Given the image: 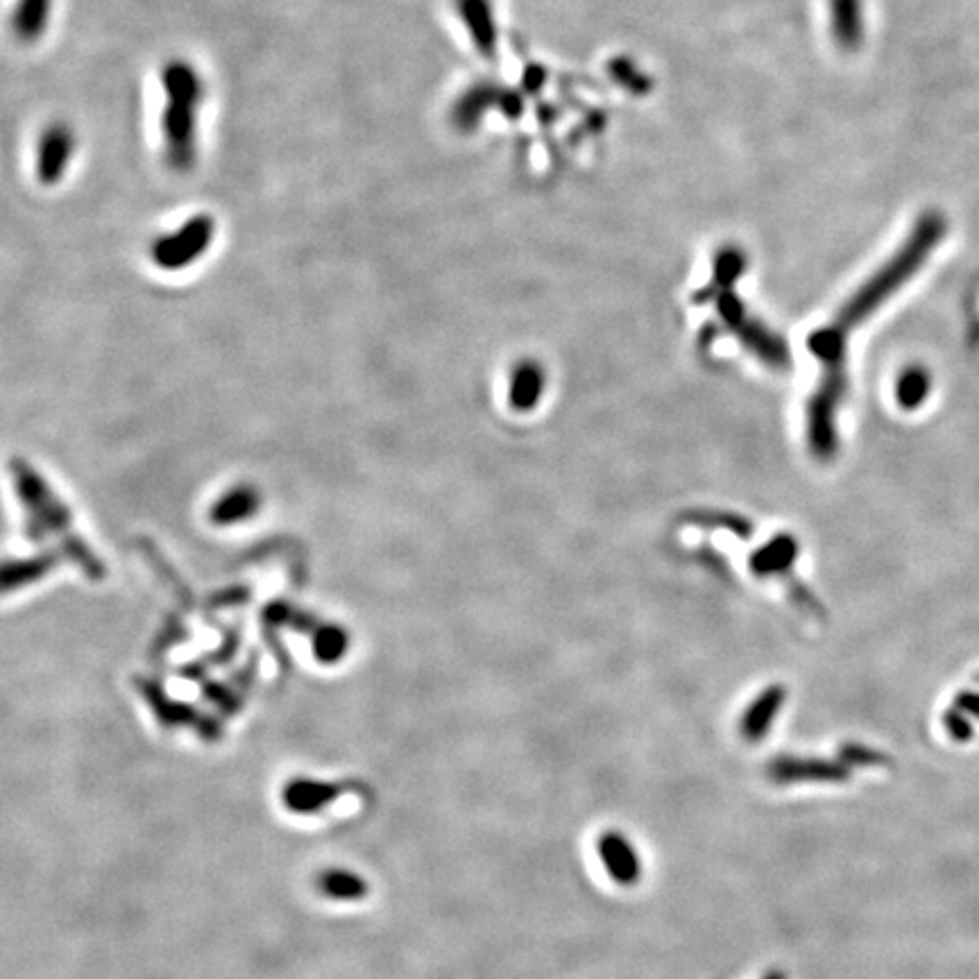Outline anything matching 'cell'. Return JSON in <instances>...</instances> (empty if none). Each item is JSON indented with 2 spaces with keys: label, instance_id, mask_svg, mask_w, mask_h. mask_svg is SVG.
<instances>
[{
  "label": "cell",
  "instance_id": "obj_13",
  "mask_svg": "<svg viewBox=\"0 0 979 979\" xmlns=\"http://www.w3.org/2000/svg\"><path fill=\"white\" fill-rule=\"evenodd\" d=\"M545 390V372L536 361H522L512 372L510 407L515 411L533 409Z\"/></svg>",
  "mask_w": 979,
  "mask_h": 979
},
{
  "label": "cell",
  "instance_id": "obj_3",
  "mask_svg": "<svg viewBox=\"0 0 979 979\" xmlns=\"http://www.w3.org/2000/svg\"><path fill=\"white\" fill-rule=\"evenodd\" d=\"M846 394V370H823L808 407V440L819 460L837 453V413Z\"/></svg>",
  "mask_w": 979,
  "mask_h": 979
},
{
  "label": "cell",
  "instance_id": "obj_19",
  "mask_svg": "<svg viewBox=\"0 0 979 979\" xmlns=\"http://www.w3.org/2000/svg\"><path fill=\"white\" fill-rule=\"evenodd\" d=\"M685 520L689 525H697L701 529H726L739 538H748L753 533V527L743 517L735 512H719V510H695L687 512Z\"/></svg>",
  "mask_w": 979,
  "mask_h": 979
},
{
  "label": "cell",
  "instance_id": "obj_18",
  "mask_svg": "<svg viewBox=\"0 0 979 979\" xmlns=\"http://www.w3.org/2000/svg\"><path fill=\"white\" fill-rule=\"evenodd\" d=\"M930 388H932V379H930V372L923 366L907 368L898 377V383H896L898 404L902 409H907V411L918 409L928 399Z\"/></svg>",
  "mask_w": 979,
  "mask_h": 979
},
{
  "label": "cell",
  "instance_id": "obj_22",
  "mask_svg": "<svg viewBox=\"0 0 979 979\" xmlns=\"http://www.w3.org/2000/svg\"><path fill=\"white\" fill-rule=\"evenodd\" d=\"M841 762L852 765V767H889L891 760L885 753L873 751V748L848 743L841 748Z\"/></svg>",
  "mask_w": 979,
  "mask_h": 979
},
{
  "label": "cell",
  "instance_id": "obj_14",
  "mask_svg": "<svg viewBox=\"0 0 979 979\" xmlns=\"http://www.w3.org/2000/svg\"><path fill=\"white\" fill-rule=\"evenodd\" d=\"M782 703H785V687H778V685L769 687L767 692H765L762 697H758L756 703H753L751 708H748L746 717L741 719V732H743V737H746V739H751V741L765 737V735L769 732L771 721H773L776 715L780 712Z\"/></svg>",
  "mask_w": 979,
  "mask_h": 979
},
{
  "label": "cell",
  "instance_id": "obj_15",
  "mask_svg": "<svg viewBox=\"0 0 979 979\" xmlns=\"http://www.w3.org/2000/svg\"><path fill=\"white\" fill-rule=\"evenodd\" d=\"M746 270V257L741 250L728 246L721 248L717 259H715V279L710 286H706L703 291L695 298V302H706L712 300L719 291H732L735 281L743 274Z\"/></svg>",
  "mask_w": 979,
  "mask_h": 979
},
{
  "label": "cell",
  "instance_id": "obj_20",
  "mask_svg": "<svg viewBox=\"0 0 979 979\" xmlns=\"http://www.w3.org/2000/svg\"><path fill=\"white\" fill-rule=\"evenodd\" d=\"M331 796L333 789L318 782H296L293 787L286 789L288 808H293L296 812H316L327 800H331Z\"/></svg>",
  "mask_w": 979,
  "mask_h": 979
},
{
  "label": "cell",
  "instance_id": "obj_8",
  "mask_svg": "<svg viewBox=\"0 0 979 979\" xmlns=\"http://www.w3.org/2000/svg\"><path fill=\"white\" fill-rule=\"evenodd\" d=\"M460 21L468 28L474 48L490 60L497 52V23L490 0H456Z\"/></svg>",
  "mask_w": 979,
  "mask_h": 979
},
{
  "label": "cell",
  "instance_id": "obj_21",
  "mask_svg": "<svg viewBox=\"0 0 979 979\" xmlns=\"http://www.w3.org/2000/svg\"><path fill=\"white\" fill-rule=\"evenodd\" d=\"M320 889L331 898H359L366 893L363 880H359L352 873H342V871L324 873L320 878Z\"/></svg>",
  "mask_w": 979,
  "mask_h": 979
},
{
  "label": "cell",
  "instance_id": "obj_5",
  "mask_svg": "<svg viewBox=\"0 0 979 979\" xmlns=\"http://www.w3.org/2000/svg\"><path fill=\"white\" fill-rule=\"evenodd\" d=\"M492 107H499L503 113L515 119L522 109V100L517 93L503 91L495 84H474L456 100L451 121L458 130H474V126L483 119V113Z\"/></svg>",
  "mask_w": 979,
  "mask_h": 979
},
{
  "label": "cell",
  "instance_id": "obj_26",
  "mask_svg": "<svg viewBox=\"0 0 979 979\" xmlns=\"http://www.w3.org/2000/svg\"><path fill=\"white\" fill-rule=\"evenodd\" d=\"M769 979H785V977H782V975H771Z\"/></svg>",
  "mask_w": 979,
  "mask_h": 979
},
{
  "label": "cell",
  "instance_id": "obj_17",
  "mask_svg": "<svg viewBox=\"0 0 979 979\" xmlns=\"http://www.w3.org/2000/svg\"><path fill=\"white\" fill-rule=\"evenodd\" d=\"M808 348L823 363V370H843L846 336L837 327L828 324L815 331L808 340Z\"/></svg>",
  "mask_w": 979,
  "mask_h": 979
},
{
  "label": "cell",
  "instance_id": "obj_25",
  "mask_svg": "<svg viewBox=\"0 0 979 979\" xmlns=\"http://www.w3.org/2000/svg\"><path fill=\"white\" fill-rule=\"evenodd\" d=\"M955 708H959L966 715H972L979 719V692H961L955 701Z\"/></svg>",
  "mask_w": 979,
  "mask_h": 979
},
{
  "label": "cell",
  "instance_id": "obj_23",
  "mask_svg": "<svg viewBox=\"0 0 979 979\" xmlns=\"http://www.w3.org/2000/svg\"><path fill=\"white\" fill-rule=\"evenodd\" d=\"M789 595H791L793 603H796L800 610L808 612L810 617H815V619H823V617H826V610H823V606L819 603V599H817L808 588H802L798 581H791V583H789Z\"/></svg>",
  "mask_w": 979,
  "mask_h": 979
},
{
  "label": "cell",
  "instance_id": "obj_7",
  "mask_svg": "<svg viewBox=\"0 0 979 979\" xmlns=\"http://www.w3.org/2000/svg\"><path fill=\"white\" fill-rule=\"evenodd\" d=\"M737 338L743 342V348L751 350L758 359H762L769 368L776 370H787L789 368V350L780 336H776L773 331H769L762 322L743 318L735 329Z\"/></svg>",
  "mask_w": 979,
  "mask_h": 979
},
{
  "label": "cell",
  "instance_id": "obj_12",
  "mask_svg": "<svg viewBox=\"0 0 979 979\" xmlns=\"http://www.w3.org/2000/svg\"><path fill=\"white\" fill-rule=\"evenodd\" d=\"M601 857L610 876L621 885H632L640 878V859L632 852L628 841L621 835L608 832L601 839Z\"/></svg>",
  "mask_w": 979,
  "mask_h": 979
},
{
  "label": "cell",
  "instance_id": "obj_6",
  "mask_svg": "<svg viewBox=\"0 0 979 979\" xmlns=\"http://www.w3.org/2000/svg\"><path fill=\"white\" fill-rule=\"evenodd\" d=\"M213 234V220L209 216H193L176 232L163 237L154 246V259L161 266H182L196 259Z\"/></svg>",
  "mask_w": 979,
  "mask_h": 979
},
{
  "label": "cell",
  "instance_id": "obj_24",
  "mask_svg": "<svg viewBox=\"0 0 979 979\" xmlns=\"http://www.w3.org/2000/svg\"><path fill=\"white\" fill-rule=\"evenodd\" d=\"M943 726H946L948 735H950L952 739H957V741H966V739H970V735H972V726H970V721H968V715L961 712V710L955 708V706L946 712V717H943Z\"/></svg>",
  "mask_w": 979,
  "mask_h": 979
},
{
  "label": "cell",
  "instance_id": "obj_9",
  "mask_svg": "<svg viewBox=\"0 0 979 979\" xmlns=\"http://www.w3.org/2000/svg\"><path fill=\"white\" fill-rule=\"evenodd\" d=\"M771 776L778 782H846L850 778V769L843 762H826V760H796L782 758L771 765Z\"/></svg>",
  "mask_w": 979,
  "mask_h": 979
},
{
  "label": "cell",
  "instance_id": "obj_1",
  "mask_svg": "<svg viewBox=\"0 0 979 979\" xmlns=\"http://www.w3.org/2000/svg\"><path fill=\"white\" fill-rule=\"evenodd\" d=\"M946 229L948 222L941 213L928 211L920 216L909 232V239L893 252V257L885 266H880L857 288V293L841 307L832 327H837L846 336L850 329L873 316L930 259V254L946 237Z\"/></svg>",
  "mask_w": 979,
  "mask_h": 979
},
{
  "label": "cell",
  "instance_id": "obj_4",
  "mask_svg": "<svg viewBox=\"0 0 979 979\" xmlns=\"http://www.w3.org/2000/svg\"><path fill=\"white\" fill-rule=\"evenodd\" d=\"M76 132L62 123H50L37 141V178L43 187H52L60 184V180L64 178V172L71 163V159L76 157Z\"/></svg>",
  "mask_w": 979,
  "mask_h": 979
},
{
  "label": "cell",
  "instance_id": "obj_16",
  "mask_svg": "<svg viewBox=\"0 0 979 979\" xmlns=\"http://www.w3.org/2000/svg\"><path fill=\"white\" fill-rule=\"evenodd\" d=\"M798 551L800 547L791 536H776L769 545H765L760 551L753 553L751 567L758 576L785 573L793 565Z\"/></svg>",
  "mask_w": 979,
  "mask_h": 979
},
{
  "label": "cell",
  "instance_id": "obj_2",
  "mask_svg": "<svg viewBox=\"0 0 979 979\" xmlns=\"http://www.w3.org/2000/svg\"><path fill=\"white\" fill-rule=\"evenodd\" d=\"M163 109L161 146L166 166L176 172H189L198 161L200 111L204 104V80L187 60H172L161 69Z\"/></svg>",
  "mask_w": 979,
  "mask_h": 979
},
{
  "label": "cell",
  "instance_id": "obj_10",
  "mask_svg": "<svg viewBox=\"0 0 979 979\" xmlns=\"http://www.w3.org/2000/svg\"><path fill=\"white\" fill-rule=\"evenodd\" d=\"M828 14L835 43L846 52H855L863 41L861 0H828Z\"/></svg>",
  "mask_w": 979,
  "mask_h": 979
},
{
  "label": "cell",
  "instance_id": "obj_11",
  "mask_svg": "<svg viewBox=\"0 0 979 979\" xmlns=\"http://www.w3.org/2000/svg\"><path fill=\"white\" fill-rule=\"evenodd\" d=\"M52 0H17L12 10V32L21 43H34L41 39L50 23Z\"/></svg>",
  "mask_w": 979,
  "mask_h": 979
}]
</instances>
